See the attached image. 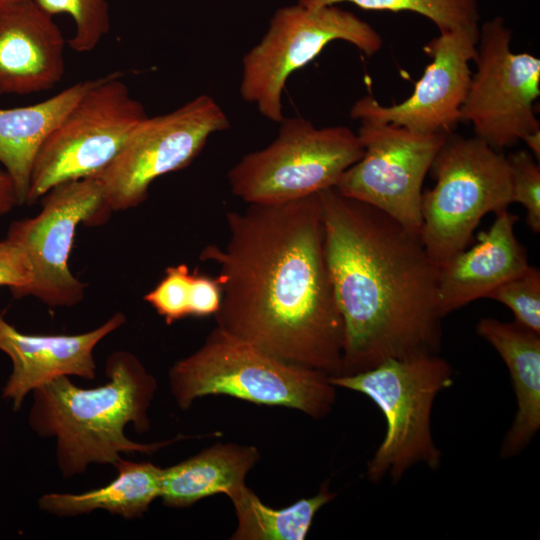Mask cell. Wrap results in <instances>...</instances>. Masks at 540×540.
<instances>
[{
	"mask_svg": "<svg viewBox=\"0 0 540 540\" xmlns=\"http://www.w3.org/2000/svg\"><path fill=\"white\" fill-rule=\"evenodd\" d=\"M224 246L200 259L219 267L214 315L228 334L329 376L342 367L344 329L328 271L318 193L226 214Z\"/></svg>",
	"mask_w": 540,
	"mask_h": 540,
	"instance_id": "cell-1",
	"label": "cell"
},
{
	"mask_svg": "<svg viewBox=\"0 0 540 540\" xmlns=\"http://www.w3.org/2000/svg\"><path fill=\"white\" fill-rule=\"evenodd\" d=\"M325 255L344 342L339 375L438 353L439 266L420 233L335 188L318 192Z\"/></svg>",
	"mask_w": 540,
	"mask_h": 540,
	"instance_id": "cell-2",
	"label": "cell"
},
{
	"mask_svg": "<svg viewBox=\"0 0 540 540\" xmlns=\"http://www.w3.org/2000/svg\"><path fill=\"white\" fill-rule=\"evenodd\" d=\"M105 374L107 381L94 388H81L62 376L32 391L29 425L41 437L56 438V462L66 479L85 473L90 464L115 466L122 453L150 454L186 438L153 443L129 439V424L141 434L150 429L148 411L157 381L124 350L109 355Z\"/></svg>",
	"mask_w": 540,
	"mask_h": 540,
	"instance_id": "cell-3",
	"label": "cell"
},
{
	"mask_svg": "<svg viewBox=\"0 0 540 540\" xmlns=\"http://www.w3.org/2000/svg\"><path fill=\"white\" fill-rule=\"evenodd\" d=\"M168 378L182 410L196 399L226 395L322 419L336 402V387L326 373L273 356L218 326L196 351L172 365Z\"/></svg>",
	"mask_w": 540,
	"mask_h": 540,
	"instance_id": "cell-4",
	"label": "cell"
},
{
	"mask_svg": "<svg viewBox=\"0 0 540 540\" xmlns=\"http://www.w3.org/2000/svg\"><path fill=\"white\" fill-rule=\"evenodd\" d=\"M336 388L370 398L386 421L383 440L367 464L374 483L389 476L394 482L412 466L422 463L434 470L442 453L431 431L436 396L453 384V369L438 353L393 358L351 375L329 376Z\"/></svg>",
	"mask_w": 540,
	"mask_h": 540,
	"instance_id": "cell-5",
	"label": "cell"
},
{
	"mask_svg": "<svg viewBox=\"0 0 540 540\" xmlns=\"http://www.w3.org/2000/svg\"><path fill=\"white\" fill-rule=\"evenodd\" d=\"M435 186L423 191L422 242L438 266L466 249L481 219L512 203L506 156L478 137L449 133L430 170Z\"/></svg>",
	"mask_w": 540,
	"mask_h": 540,
	"instance_id": "cell-6",
	"label": "cell"
},
{
	"mask_svg": "<svg viewBox=\"0 0 540 540\" xmlns=\"http://www.w3.org/2000/svg\"><path fill=\"white\" fill-rule=\"evenodd\" d=\"M276 139L245 155L228 172L232 193L247 204H280L334 188L363 155L346 126L315 127L302 117L283 118Z\"/></svg>",
	"mask_w": 540,
	"mask_h": 540,
	"instance_id": "cell-7",
	"label": "cell"
},
{
	"mask_svg": "<svg viewBox=\"0 0 540 540\" xmlns=\"http://www.w3.org/2000/svg\"><path fill=\"white\" fill-rule=\"evenodd\" d=\"M335 40L346 41L367 56L383 45L374 27L336 5L297 3L278 9L261 41L243 57V99L255 104L265 118L280 123L284 118L282 93L289 76Z\"/></svg>",
	"mask_w": 540,
	"mask_h": 540,
	"instance_id": "cell-8",
	"label": "cell"
},
{
	"mask_svg": "<svg viewBox=\"0 0 540 540\" xmlns=\"http://www.w3.org/2000/svg\"><path fill=\"white\" fill-rule=\"evenodd\" d=\"M146 116L121 73L96 78L41 146L26 204L32 205L58 184L98 178Z\"/></svg>",
	"mask_w": 540,
	"mask_h": 540,
	"instance_id": "cell-9",
	"label": "cell"
},
{
	"mask_svg": "<svg viewBox=\"0 0 540 540\" xmlns=\"http://www.w3.org/2000/svg\"><path fill=\"white\" fill-rule=\"evenodd\" d=\"M512 33L497 16L479 27L476 70L460 109V120L493 149L516 145L540 130L534 103L540 95V59L510 48Z\"/></svg>",
	"mask_w": 540,
	"mask_h": 540,
	"instance_id": "cell-10",
	"label": "cell"
},
{
	"mask_svg": "<svg viewBox=\"0 0 540 540\" xmlns=\"http://www.w3.org/2000/svg\"><path fill=\"white\" fill-rule=\"evenodd\" d=\"M229 126L223 109L208 95L197 96L170 113L146 116L96 178L111 210L141 204L154 180L188 166L212 134Z\"/></svg>",
	"mask_w": 540,
	"mask_h": 540,
	"instance_id": "cell-11",
	"label": "cell"
},
{
	"mask_svg": "<svg viewBox=\"0 0 540 540\" xmlns=\"http://www.w3.org/2000/svg\"><path fill=\"white\" fill-rule=\"evenodd\" d=\"M41 211L11 224L7 237L27 255L31 283L22 297L51 307H70L84 299L86 284L73 275L69 258L77 227L98 225L112 212L96 178L67 181L41 197Z\"/></svg>",
	"mask_w": 540,
	"mask_h": 540,
	"instance_id": "cell-12",
	"label": "cell"
},
{
	"mask_svg": "<svg viewBox=\"0 0 540 540\" xmlns=\"http://www.w3.org/2000/svg\"><path fill=\"white\" fill-rule=\"evenodd\" d=\"M356 134L363 155L334 188L420 232L424 179L448 134L367 121H360Z\"/></svg>",
	"mask_w": 540,
	"mask_h": 540,
	"instance_id": "cell-13",
	"label": "cell"
},
{
	"mask_svg": "<svg viewBox=\"0 0 540 540\" xmlns=\"http://www.w3.org/2000/svg\"><path fill=\"white\" fill-rule=\"evenodd\" d=\"M478 38V24L440 32L424 47L431 62L408 98L383 106L371 95L364 96L352 106L351 118L422 134L452 133L461 121L460 109L472 75L469 63L475 58Z\"/></svg>",
	"mask_w": 540,
	"mask_h": 540,
	"instance_id": "cell-14",
	"label": "cell"
},
{
	"mask_svg": "<svg viewBox=\"0 0 540 540\" xmlns=\"http://www.w3.org/2000/svg\"><path fill=\"white\" fill-rule=\"evenodd\" d=\"M125 322L126 316L117 312L88 332L38 335L18 331L0 314V350L13 366L3 388V398L11 400L14 410H18L29 392L56 378L95 379L96 346Z\"/></svg>",
	"mask_w": 540,
	"mask_h": 540,
	"instance_id": "cell-15",
	"label": "cell"
},
{
	"mask_svg": "<svg viewBox=\"0 0 540 540\" xmlns=\"http://www.w3.org/2000/svg\"><path fill=\"white\" fill-rule=\"evenodd\" d=\"M33 0L0 9V94L54 87L64 74L65 40Z\"/></svg>",
	"mask_w": 540,
	"mask_h": 540,
	"instance_id": "cell-16",
	"label": "cell"
},
{
	"mask_svg": "<svg viewBox=\"0 0 540 540\" xmlns=\"http://www.w3.org/2000/svg\"><path fill=\"white\" fill-rule=\"evenodd\" d=\"M517 216L505 210L496 215L478 242L439 266L438 301L441 315L487 296L523 273L530 265L515 234Z\"/></svg>",
	"mask_w": 540,
	"mask_h": 540,
	"instance_id": "cell-17",
	"label": "cell"
},
{
	"mask_svg": "<svg viewBox=\"0 0 540 540\" xmlns=\"http://www.w3.org/2000/svg\"><path fill=\"white\" fill-rule=\"evenodd\" d=\"M476 330L501 356L512 380L517 411L500 449L519 454L540 428V334L514 322L482 318Z\"/></svg>",
	"mask_w": 540,
	"mask_h": 540,
	"instance_id": "cell-18",
	"label": "cell"
},
{
	"mask_svg": "<svg viewBox=\"0 0 540 540\" xmlns=\"http://www.w3.org/2000/svg\"><path fill=\"white\" fill-rule=\"evenodd\" d=\"M259 460L255 446L217 442L162 468L160 498L171 508L190 507L221 493L231 500L247 486L246 476Z\"/></svg>",
	"mask_w": 540,
	"mask_h": 540,
	"instance_id": "cell-19",
	"label": "cell"
},
{
	"mask_svg": "<svg viewBox=\"0 0 540 540\" xmlns=\"http://www.w3.org/2000/svg\"><path fill=\"white\" fill-rule=\"evenodd\" d=\"M94 81L74 83L33 105L0 108V163L13 181L18 205L26 204L33 165L41 146Z\"/></svg>",
	"mask_w": 540,
	"mask_h": 540,
	"instance_id": "cell-20",
	"label": "cell"
},
{
	"mask_svg": "<svg viewBox=\"0 0 540 540\" xmlns=\"http://www.w3.org/2000/svg\"><path fill=\"white\" fill-rule=\"evenodd\" d=\"M118 475L109 484L79 494L48 493L40 497L41 510L60 517L88 514L97 509L125 519L141 517L160 498L162 468L152 462L120 459Z\"/></svg>",
	"mask_w": 540,
	"mask_h": 540,
	"instance_id": "cell-21",
	"label": "cell"
},
{
	"mask_svg": "<svg viewBox=\"0 0 540 540\" xmlns=\"http://www.w3.org/2000/svg\"><path fill=\"white\" fill-rule=\"evenodd\" d=\"M336 497L325 482L318 493L288 507L275 509L264 504L246 486L231 499L237 518L232 540H304L317 512Z\"/></svg>",
	"mask_w": 540,
	"mask_h": 540,
	"instance_id": "cell-22",
	"label": "cell"
},
{
	"mask_svg": "<svg viewBox=\"0 0 540 540\" xmlns=\"http://www.w3.org/2000/svg\"><path fill=\"white\" fill-rule=\"evenodd\" d=\"M343 2L365 10L417 13L433 22L439 32L478 24L480 18L478 0H298L307 7Z\"/></svg>",
	"mask_w": 540,
	"mask_h": 540,
	"instance_id": "cell-23",
	"label": "cell"
},
{
	"mask_svg": "<svg viewBox=\"0 0 540 540\" xmlns=\"http://www.w3.org/2000/svg\"><path fill=\"white\" fill-rule=\"evenodd\" d=\"M47 14H68L75 33L68 41L76 52H90L110 30L109 5L106 0H33Z\"/></svg>",
	"mask_w": 540,
	"mask_h": 540,
	"instance_id": "cell-24",
	"label": "cell"
},
{
	"mask_svg": "<svg viewBox=\"0 0 540 540\" xmlns=\"http://www.w3.org/2000/svg\"><path fill=\"white\" fill-rule=\"evenodd\" d=\"M487 298L507 306L515 322L540 334V271L529 266L494 289Z\"/></svg>",
	"mask_w": 540,
	"mask_h": 540,
	"instance_id": "cell-25",
	"label": "cell"
},
{
	"mask_svg": "<svg viewBox=\"0 0 540 540\" xmlns=\"http://www.w3.org/2000/svg\"><path fill=\"white\" fill-rule=\"evenodd\" d=\"M192 276L193 273L184 263L169 266L162 279L143 299L169 325L190 316Z\"/></svg>",
	"mask_w": 540,
	"mask_h": 540,
	"instance_id": "cell-26",
	"label": "cell"
},
{
	"mask_svg": "<svg viewBox=\"0 0 540 540\" xmlns=\"http://www.w3.org/2000/svg\"><path fill=\"white\" fill-rule=\"evenodd\" d=\"M510 171L512 203L523 205L526 223L534 233L540 232V166L527 150L507 157Z\"/></svg>",
	"mask_w": 540,
	"mask_h": 540,
	"instance_id": "cell-27",
	"label": "cell"
},
{
	"mask_svg": "<svg viewBox=\"0 0 540 540\" xmlns=\"http://www.w3.org/2000/svg\"><path fill=\"white\" fill-rule=\"evenodd\" d=\"M31 267L24 250L6 237L0 240V287H8L21 298L31 283Z\"/></svg>",
	"mask_w": 540,
	"mask_h": 540,
	"instance_id": "cell-28",
	"label": "cell"
},
{
	"mask_svg": "<svg viewBox=\"0 0 540 540\" xmlns=\"http://www.w3.org/2000/svg\"><path fill=\"white\" fill-rule=\"evenodd\" d=\"M222 301L219 278L193 272L189 311L190 316L215 315Z\"/></svg>",
	"mask_w": 540,
	"mask_h": 540,
	"instance_id": "cell-29",
	"label": "cell"
},
{
	"mask_svg": "<svg viewBox=\"0 0 540 540\" xmlns=\"http://www.w3.org/2000/svg\"><path fill=\"white\" fill-rule=\"evenodd\" d=\"M18 206V200L13 181L9 174L0 169V215L10 212Z\"/></svg>",
	"mask_w": 540,
	"mask_h": 540,
	"instance_id": "cell-30",
	"label": "cell"
},
{
	"mask_svg": "<svg viewBox=\"0 0 540 540\" xmlns=\"http://www.w3.org/2000/svg\"><path fill=\"white\" fill-rule=\"evenodd\" d=\"M527 145L533 157L539 161L540 159V130L534 131L522 140Z\"/></svg>",
	"mask_w": 540,
	"mask_h": 540,
	"instance_id": "cell-31",
	"label": "cell"
},
{
	"mask_svg": "<svg viewBox=\"0 0 540 540\" xmlns=\"http://www.w3.org/2000/svg\"><path fill=\"white\" fill-rule=\"evenodd\" d=\"M24 1H27V0H0V9L6 8L8 6H11L20 2H24Z\"/></svg>",
	"mask_w": 540,
	"mask_h": 540,
	"instance_id": "cell-32",
	"label": "cell"
}]
</instances>
